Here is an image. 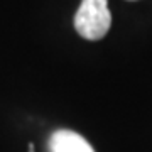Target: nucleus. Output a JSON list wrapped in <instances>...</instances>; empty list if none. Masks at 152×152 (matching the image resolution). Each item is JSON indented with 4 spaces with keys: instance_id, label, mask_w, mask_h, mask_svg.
<instances>
[{
    "instance_id": "f03ea898",
    "label": "nucleus",
    "mask_w": 152,
    "mask_h": 152,
    "mask_svg": "<svg viewBox=\"0 0 152 152\" xmlns=\"http://www.w3.org/2000/svg\"><path fill=\"white\" fill-rule=\"evenodd\" d=\"M51 152H95L85 137L73 130H56L49 139Z\"/></svg>"
},
{
    "instance_id": "f257e3e1",
    "label": "nucleus",
    "mask_w": 152,
    "mask_h": 152,
    "mask_svg": "<svg viewBox=\"0 0 152 152\" xmlns=\"http://www.w3.org/2000/svg\"><path fill=\"white\" fill-rule=\"evenodd\" d=\"M112 26V14L108 0H81V5L75 15V29L81 37L98 41L107 36Z\"/></svg>"
},
{
    "instance_id": "7ed1b4c3",
    "label": "nucleus",
    "mask_w": 152,
    "mask_h": 152,
    "mask_svg": "<svg viewBox=\"0 0 152 152\" xmlns=\"http://www.w3.org/2000/svg\"><path fill=\"white\" fill-rule=\"evenodd\" d=\"M27 152H34V145H32V144H29V151Z\"/></svg>"
}]
</instances>
